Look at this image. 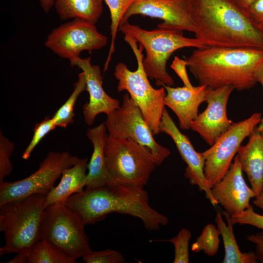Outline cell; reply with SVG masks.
Segmentation results:
<instances>
[{
    "label": "cell",
    "instance_id": "obj_1",
    "mask_svg": "<svg viewBox=\"0 0 263 263\" xmlns=\"http://www.w3.org/2000/svg\"><path fill=\"white\" fill-rule=\"evenodd\" d=\"M64 204L80 217L85 225L101 221L113 212L140 219L149 231L168 224V218L149 205L148 193L144 188L109 183L86 188L71 195Z\"/></svg>",
    "mask_w": 263,
    "mask_h": 263
},
{
    "label": "cell",
    "instance_id": "obj_2",
    "mask_svg": "<svg viewBox=\"0 0 263 263\" xmlns=\"http://www.w3.org/2000/svg\"><path fill=\"white\" fill-rule=\"evenodd\" d=\"M196 38L206 46L263 50V32L231 0H192Z\"/></svg>",
    "mask_w": 263,
    "mask_h": 263
},
{
    "label": "cell",
    "instance_id": "obj_3",
    "mask_svg": "<svg viewBox=\"0 0 263 263\" xmlns=\"http://www.w3.org/2000/svg\"><path fill=\"white\" fill-rule=\"evenodd\" d=\"M263 60V50L210 46L196 48L185 59L200 85L213 89L231 85L238 91L256 85L255 72Z\"/></svg>",
    "mask_w": 263,
    "mask_h": 263
},
{
    "label": "cell",
    "instance_id": "obj_4",
    "mask_svg": "<svg viewBox=\"0 0 263 263\" xmlns=\"http://www.w3.org/2000/svg\"><path fill=\"white\" fill-rule=\"evenodd\" d=\"M46 197L32 194L0 206V231L5 239L0 255L26 253L41 239Z\"/></svg>",
    "mask_w": 263,
    "mask_h": 263
},
{
    "label": "cell",
    "instance_id": "obj_5",
    "mask_svg": "<svg viewBox=\"0 0 263 263\" xmlns=\"http://www.w3.org/2000/svg\"><path fill=\"white\" fill-rule=\"evenodd\" d=\"M119 30L133 38L146 51L142 60L144 70L156 84L172 86L174 81L167 70L168 59L175 51L185 48H203L206 46L197 38L184 36L183 31L176 29L158 28L151 30L132 24L128 21L120 25Z\"/></svg>",
    "mask_w": 263,
    "mask_h": 263
},
{
    "label": "cell",
    "instance_id": "obj_6",
    "mask_svg": "<svg viewBox=\"0 0 263 263\" xmlns=\"http://www.w3.org/2000/svg\"><path fill=\"white\" fill-rule=\"evenodd\" d=\"M124 40L132 48L137 63V69L130 71L122 62L115 67L114 75L118 80L119 92L126 91L140 109L143 116L153 135L159 133V125L165 108L166 91L164 87L154 89L150 84L143 65V47H138L131 36L124 35Z\"/></svg>",
    "mask_w": 263,
    "mask_h": 263
},
{
    "label": "cell",
    "instance_id": "obj_7",
    "mask_svg": "<svg viewBox=\"0 0 263 263\" xmlns=\"http://www.w3.org/2000/svg\"><path fill=\"white\" fill-rule=\"evenodd\" d=\"M105 155L109 183L144 188L157 166L147 149L136 142L108 134Z\"/></svg>",
    "mask_w": 263,
    "mask_h": 263
},
{
    "label": "cell",
    "instance_id": "obj_8",
    "mask_svg": "<svg viewBox=\"0 0 263 263\" xmlns=\"http://www.w3.org/2000/svg\"><path fill=\"white\" fill-rule=\"evenodd\" d=\"M80 217L64 203H55L44 209L41 227V239L56 245L76 259L92 249Z\"/></svg>",
    "mask_w": 263,
    "mask_h": 263
},
{
    "label": "cell",
    "instance_id": "obj_9",
    "mask_svg": "<svg viewBox=\"0 0 263 263\" xmlns=\"http://www.w3.org/2000/svg\"><path fill=\"white\" fill-rule=\"evenodd\" d=\"M105 123L110 137L136 142L147 149L157 166L170 154L167 148L155 141L152 130L129 94L123 95L120 107L107 115Z\"/></svg>",
    "mask_w": 263,
    "mask_h": 263
},
{
    "label": "cell",
    "instance_id": "obj_10",
    "mask_svg": "<svg viewBox=\"0 0 263 263\" xmlns=\"http://www.w3.org/2000/svg\"><path fill=\"white\" fill-rule=\"evenodd\" d=\"M262 116L261 113H255L247 119L233 123L213 145L202 152L205 176L210 189L226 173L241 143L259 125Z\"/></svg>",
    "mask_w": 263,
    "mask_h": 263
},
{
    "label": "cell",
    "instance_id": "obj_11",
    "mask_svg": "<svg viewBox=\"0 0 263 263\" xmlns=\"http://www.w3.org/2000/svg\"><path fill=\"white\" fill-rule=\"evenodd\" d=\"M78 158L68 151H50L38 169L27 177L13 182L0 183V206L32 194L47 195L64 170L73 166Z\"/></svg>",
    "mask_w": 263,
    "mask_h": 263
},
{
    "label": "cell",
    "instance_id": "obj_12",
    "mask_svg": "<svg viewBox=\"0 0 263 263\" xmlns=\"http://www.w3.org/2000/svg\"><path fill=\"white\" fill-rule=\"evenodd\" d=\"M107 42L108 37L99 32L95 24L74 19L53 29L45 45L59 57L71 62L80 57L82 52L100 50Z\"/></svg>",
    "mask_w": 263,
    "mask_h": 263
},
{
    "label": "cell",
    "instance_id": "obj_13",
    "mask_svg": "<svg viewBox=\"0 0 263 263\" xmlns=\"http://www.w3.org/2000/svg\"><path fill=\"white\" fill-rule=\"evenodd\" d=\"M192 0H136L124 15L121 24L133 15L158 19L163 22L158 28L195 33L191 17Z\"/></svg>",
    "mask_w": 263,
    "mask_h": 263
},
{
    "label": "cell",
    "instance_id": "obj_14",
    "mask_svg": "<svg viewBox=\"0 0 263 263\" xmlns=\"http://www.w3.org/2000/svg\"><path fill=\"white\" fill-rule=\"evenodd\" d=\"M235 89L225 85L217 89L207 87V107L191 122V127L210 146L230 128L233 122L227 117L226 106L229 97Z\"/></svg>",
    "mask_w": 263,
    "mask_h": 263
},
{
    "label": "cell",
    "instance_id": "obj_15",
    "mask_svg": "<svg viewBox=\"0 0 263 263\" xmlns=\"http://www.w3.org/2000/svg\"><path fill=\"white\" fill-rule=\"evenodd\" d=\"M159 130L160 132L167 134L172 138L182 159L186 163V178L191 185L197 186L200 190L205 191L207 198L215 206L217 203L207 183L202 153L195 150L189 138L179 131L166 109L161 119Z\"/></svg>",
    "mask_w": 263,
    "mask_h": 263
},
{
    "label": "cell",
    "instance_id": "obj_16",
    "mask_svg": "<svg viewBox=\"0 0 263 263\" xmlns=\"http://www.w3.org/2000/svg\"><path fill=\"white\" fill-rule=\"evenodd\" d=\"M212 196L230 216L239 214L250 206L256 194L245 182L243 170L236 155L222 180L211 189Z\"/></svg>",
    "mask_w": 263,
    "mask_h": 263
},
{
    "label": "cell",
    "instance_id": "obj_17",
    "mask_svg": "<svg viewBox=\"0 0 263 263\" xmlns=\"http://www.w3.org/2000/svg\"><path fill=\"white\" fill-rule=\"evenodd\" d=\"M70 62L71 66L80 69L85 76L89 100L83 106V113L87 125H92L98 114L104 113L107 115L120 107L119 100L111 97L104 91L100 68L91 64L90 57H80Z\"/></svg>",
    "mask_w": 263,
    "mask_h": 263
},
{
    "label": "cell",
    "instance_id": "obj_18",
    "mask_svg": "<svg viewBox=\"0 0 263 263\" xmlns=\"http://www.w3.org/2000/svg\"><path fill=\"white\" fill-rule=\"evenodd\" d=\"M166 91L164 102L177 116L180 127L190 129L191 122L198 115L200 105L206 101L207 87L200 85L192 88L185 86L172 87L162 84Z\"/></svg>",
    "mask_w": 263,
    "mask_h": 263
},
{
    "label": "cell",
    "instance_id": "obj_19",
    "mask_svg": "<svg viewBox=\"0 0 263 263\" xmlns=\"http://www.w3.org/2000/svg\"><path fill=\"white\" fill-rule=\"evenodd\" d=\"M249 137L247 144L239 147L237 155L257 198L263 192V132L256 128Z\"/></svg>",
    "mask_w": 263,
    "mask_h": 263
},
{
    "label": "cell",
    "instance_id": "obj_20",
    "mask_svg": "<svg viewBox=\"0 0 263 263\" xmlns=\"http://www.w3.org/2000/svg\"><path fill=\"white\" fill-rule=\"evenodd\" d=\"M107 127L102 123L89 128L86 136L93 146V152L88 163L87 188L103 186L109 183L105 155V147L108 136Z\"/></svg>",
    "mask_w": 263,
    "mask_h": 263
},
{
    "label": "cell",
    "instance_id": "obj_21",
    "mask_svg": "<svg viewBox=\"0 0 263 263\" xmlns=\"http://www.w3.org/2000/svg\"><path fill=\"white\" fill-rule=\"evenodd\" d=\"M88 159L78 158L74 165L63 172L59 184L46 195L45 208L55 203H65L75 193L83 191L86 185Z\"/></svg>",
    "mask_w": 263,
    "mask_h": 263
},
{
    "label": "cell",
    "instance_id": "obj_22",
    "mask_svg": "<svg viewBox=\"0 0 263 263\" xmlns=\"http://www.w3.org/2000/svg\"><path fill=\"white\" fill-rule=\"evenodd\" d=\"M104 0H55L54 6L63 20L79 19L95 24L102 14Z\"/></svg>",
    "mask_w": 263,
    "mask_h": 263
},
{
    "label": "cell",
    "instance_id": "obj_23",
    "mask_svg": "<svg viewBox=\"0 0 263 263\" xmlns=\"http://www.w3.org/2000/svg\"><path fill=\"white\" fill-rule=\"evenodd\" d=\"M8 263H75L72 258L52 243L40 239L28 251L19 253Z\"/></svg>",
    "mask_w": 263,
    "mask_h": 263
},
{
    "label": "cell",
    "instance_id": "obj_24",
    "mask_svg": "<svg viewBox=\"0 0 263 263\" xmlns=\"http://www.w3.org/2000/svg\"><path fill=\"white\" fill-rule=\"evenodd\" d=\"M227 225L224 221L221 214L218 212L215 218L220 235L222 236L224 248L225 256L223 263H256L257 256L254 252L242 253L237 244L233 232V224L230 219V215L225 212Z\"/></svg>",
    "mask_w": 263,
    "mask_h": 263
},
{
    "label": "cell",
    "instance_id": "obj_25",
    "mask_svg": "<svg viewBox=\"0 0 263 263\" xmlns=\"http://www.w3.org/2000/svg\"><path fill=\"white\" fill-rule=\"evenodd\" d=\"M135 0H104L108 6L110 13L111 37L109 53L104 67V72L107 71L113 54L115 51V40L122 19L127 10Z\"/></svg>",
    "mask_w": 263,
    "mask_h": 263
},
{
    "label": "cell",
    "instance_id": "obj_26",
    "mask_svg": "<svg viewBox=\"0 0 263 263\" xmlns=\"http://www.w3.org/2000/svg\"><path fill=\"white\" fill-rule=\"evenodd\" d=\"M84 91H87V85L84 74L82 72L78 74L71 94L52 117L57 127L66 128L74 122L75 105L79 95Z\"/></svg>",
    "mask_w": 263,
    "mask_h": 263
},
{
    "label": "cell",
    "instance_id": "obj_27",
    "mask_svg": "<svg viewBox=\"0 0 263 263\" xmlns=\"http://www.w3.org/2000/svg\"><path fill=\"white\" fill-rule=\"evenodd\" d=\"M220 235L216 226L211 224L207 225L196 241L192 244V251L196 253L203 251L207 255L213 256L219 249Z\"/></svg>",
    "mask_w": 263,
    "mask_h": 263
},
{
    "label": "cell",
    "instance_id": "obj_28",
    "mask_svg": "<svg viewBox=\"0 0 263 263\" xmlns=\"http://www.w3.org/2000/svg\"><path fill=\"white\" fill-rule=\"evenodd\" d=\"M191 234L186 228L181 229L178 234L170 239L154 240L153 241L169 242L172 243L175 248L173 263H188L189 262L188 245Z\"/></svg>",
    "mask_w": 263,
    "mask_h": 263
},
{
    "label": "cell",
    "instance_id": "obj_29",
    "mask_svg": "<svg viewBox=\"0 0 263 263\" xmlns=\"http://www.w3.org/2000/svg\"><path fill=\"white\" fill-rule=\"evenodd\" d=\"M57 127L53 118L47 116L41 122L37 123L33 129L32 138L22 154L23 159H28L35 147L50 132Z\"/></svg>",
    "mask_w": 263,
    "mask_h": 263
},
{
    "label": "cell",
    "instance_id": "obj_30",
    "mask_svg": "<svg viewBox=\"0 0 263 263\" xmlns=\"http://www.w3.org/2000/svg\"><path fill=\"white\" fill-rule=\"evenodd\" d=\"M15 149L13 142L0 132V183L4 181L5 177L9 176L13 170L10 156Z\"/></svg>",
    "mask_w": 263,
    "mask_h": 263
},
{
    "label": "cell",
    "instance_id": "obj_31",
    "mask_svg": "<svg viewBox=\"0 0 263 263\" xmlns=\"http://www.w3.org/2000/svg\"><path fill=\"white\" fill-rule=\"evenodd\" d=\"M82 259L86 263H123L125 261L121 253L112 249L99 251L91 250Z\"/></svg>",
    "mask_w": 263,
    "mask_h": 263
},
{
    "label": "cell",
    "instance_id": "obj_32",
    "mask_svg": "<svg viewBox=\"0 0 263 263\" xmlns=\"http://www.w3.org/2000/svg\"><path fill=\"white\" fill-rule=\"evenodd\" d=\"M230 219L233 224L249 225L263 230V214L256 213L251 205L241 213L230 216Z\"/></svg>",
    "mask_w": 263,
    "mask_h": 263
},
{
    "label": "cell",
    "instance_id": "obj_33",
    "mask_svg": "<svg viewBox=\"0 0 263 263\" xmlns=\"http://www.w3.org/2000/svg\"><path fill=\"white\" fill-rule=\"evenodd\" d=\"M243 10L253 25L263 32V0H257Z\"/></svg>",
    "mask_w": 263,
    "mask_h": 263
},
{
    "label": "cell",
    "instance_id": "obj_34",
    "mask_svg": "<svg viewBox=\"0 0 263 263\" xmlns=\"http://www.w3.org/2000/svg\"><path fill=\"white\" fill-rule=\"evenodd\" d=\"M187 62L185 60L180 59L175 56L171 65V68L183 81L184 86L189 88H193L188 78L186 70Z\"/></svg>",
    "mask_w": 263,
    "mask_h": 263
},
{
    "label": "cell",
    "instance_id": "obj_35",
    "mask_svg": "<svg viewBox=\"0 0 263 263\" xmlns=\"http://www.w3.org/2000/svg\"><path fill=\"white\" fill-rule=\"evenodd\" d=\"M246 240L256 244L255 254L257 260L263 263V230L261 231L250 235Z\"/></svg>",
    "mask_w": 263,
    "mask_h": 263
},
{
    "label": "cell",
    "instance_id": "obj_36",
    "mask_svg": "<svg viewBox=\"0 0 263 263\" xmlns=\"http://www.w3.org/2000/svg\"><path fill=\"white\" fill-rule=\"evenodd\" d=\"M254 75L257 82L261 83L263 88V60L257 67ZM257 129L259 132H263V115L262 120Z\"/></svg>",
    "mask_w": 263,
    "mask_h": 263
},
{
    "label": "cell",
    "instance_id": "obj_37",
    "mask_svg": "<svg viewBox=\"0 0 263 263\" xmlns=\"http://www.w3.org/2000/svg\"><path fill=\"white\" fill-rule=\"evenodd\" d=\"M40 4V6L43 9V10L46 12L48 13L54 6L55 0H37Z\"/></svg>",
    "mask_w": 263,
    "mask_h": 263
},
{
    "label": "cell",
    "instance_id": "obj_38",
    "mask_svg": "<svg viewBox=\"0 0 263 263\" xmlns=\"http://www.w3.org/2000/svg\"><path fill=\"white\" fill-rule=\"evenodd\" d=\"M257 0H231L237 6L244 10Z\"/></svg>",
    "mask_w": 263,
    "mask_h": 263
},
{
    "label": "cell",
    "instance_id": "obj_39",
    "mask_svg": "<svg viewBox=\"0 0 263 263\" xmlns=\"http://www.w3.org/2000/svg\"><path fill=\"white\" fill-rule=\"evenodd\" d=\"M253 202L256 206L261 208L263 212V192L259 197L255 198Z\"/></svg>",
    "mask_w": 263,
    "mask_h": 263
}]
</instances>
